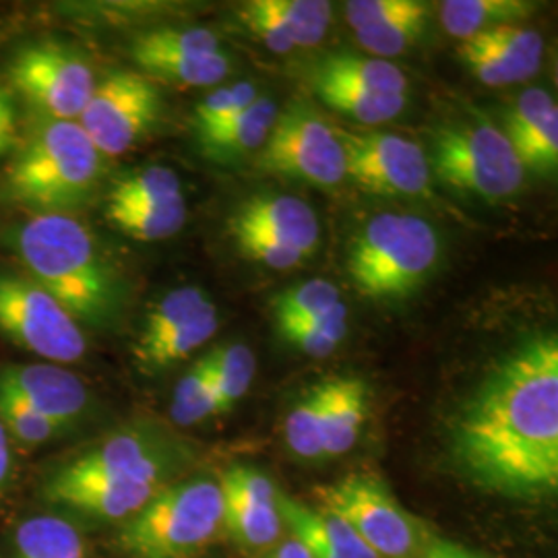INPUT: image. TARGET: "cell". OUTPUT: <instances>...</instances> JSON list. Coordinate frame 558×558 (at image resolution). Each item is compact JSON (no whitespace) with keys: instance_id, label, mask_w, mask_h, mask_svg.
<instances>
[{"instance_id":"obj_20","label":"cell","mask_w":558,"mask_h":558,"mask_svg":"<svg viewBox=\"0 0 558 558\" xmlns=\"http://www.w3.org/2000/svg\"><path fill=\"white\" fill-rule=\"evenodd\" d=\"M278 119V106L269 98H257L239 117L197 135L201 151L211 160L228 161L260 149Z\"/></svg>"},{"instance_id":"obj_5","label":"cell","mask_w":558,"mask_h":558,"mask_svg":"<svg viewBox=\"0 0 558 558\" xmlns=\"http://www.w3.org/2000/svg\"><path fill=\"white\" fill-rule=\"evenodd\" d=\"M439 255V234L428 221L380 214L352 240L348 274L368 299H399L428 278Z\"/></svg>"},{"instance_id":"obj_9","label":"cell","mask_w":558,"mask_h":558,"mask_svg":"<svg viewBox=\"0 0 558 558\" xmlns=\"http://www.w3.org/2000/svg\"><path fill=\"white\" fill-rule=\"evenodd\" d=\"M0 333L52 364L85 356L87 339L80 323L23 271L0 267Z\"/></svg>"},{"instance_id":"obj_39","label":"cell","mask_w":558,"mask_h":558,"mask_svg":"<svg viewBox=\"0 0 558 558\" xmlns=\"http://www.w3.org/2000/svg\"><path fill=\"white\" fill-rule=\"evenodd\" d=\"M230 232H232V236L236 240L240 253L244 257L263 263V265H267L271 269H290V267H296V265L304 260L299 251H294L292 246L271 239V236H267L263 232H257V230L230 226Z\"/></svg>"},{"instance_id":"obj_19","label":"cell","mask_w":558,"mask_h":558,"mask_svg":"<svg viewBox=\"0 0 558 558\" xmlns=\"http://www.w3.org/2000/svg\"><path fill=\"white\" fill-rule=\"evenodd\" d=\"M368 414V385L360 377L327 379L323 459L345 456L360 439Z\"/></svg>"},{"instance_id":"obj_41","label":"cell","mask_w":558,"mask_h":558,"mask_svg":"<svg viewBox=\"0 0 558 558\" xmlns=\"http://www.w3.org/2000/svg\"><path fill=\"white\" fill-rule=\"evenodd\" d=\"M418 7V0H352L345 2V21L354 32L362 27L379 25L385 21L396 20Z\"/></svg>"},{"instance_id":"obj_34","label":"cell","mask_w":558,"mask_h":558,"mask_svg":"<svg viewBox=\"0 0 558 558\" xmlns=\"http://www.w3.org/2000/svg\"><path fill=\"white\" fill-rule=\"evenodd\" d=\"M180 195H182V184L172 168L147 166L114 180V184L106 195V203L131 205V203L174 199Z\"/></svg>"},{"instance_id":"obj_32","label":"cell","mask_w":558,"mask_h":558,"mask_svg":"<svg viewBox=\"0 0 558 558\" xmlns=\"http://www.w3.org/2000/svg\"><path fill=\"white\" fill-rule=\"evenodd\" d=\"M211 373L220 393L221 412H228L244 398L255 379V354L244 343H230L209 352Z\"/></svg>"},{"instance_id":"obj_10","label":"cell","mask_w":558,"mask_h":558,"mask_svg":"<svg viewBox=\"0 0 558 558\" xmlns=\"http://www.w3.org/2000/svg\"><path fill=\"white\" fill-rule=\"evenodd\" d=\"M263 172L338 186L345 179V156L338 131L306 104L294 101L278 114L257 160Z\"/></svg>"},{"instance_id":"obj_31","label":"cell","mask_w":558,"mask_h":558,"mask_svg":"<svg viewBox=\"0 0 558 558\" xmlns=\"http://www.w3.org/2000/svg\"><path fill=\"white\" fill-rule=\"evenodd\" d=\"M428 15H430L428 4L418 2V7L414 11H410L401 17L385 21L379 25L362 27L356 32V38H359L360 46L364 50H368L371 54L398 57L408 48H412L414 44H418L428 27Z\"/></svg>"},{"instance_id":"obj_6","label":"cell","mask_w":558,"mask_h":558,"mask_svg":"<svg viewBox=\"0 0 558 558\" xmlns=\"http://www.w3.org/2000/svg\"><path fill=\"white\" fill-rule=\"evenodd\" d=\"M320 509L341 519L379 558H408L430 542L426 525L371 472H352L315 488Z\"/></svg>"},{"instance_id":"obj_21","label":"cell","mask_w":558,"mask_h":558,"mask_svg":"<svg viewBox=\"0 0 558 558\" xmlns=\"http://www.w3.org/2000/svg\"><path fill=\"white\" fill-rule=\"evenodd\" d=\"M131 59L147 80L174 83L182 87H207L220 83L228 71L230 60L223 52L195 54V52H154L131 48Z\"/></svg>"},{"instance_id":"obj_35","label":"cell","mask_w":558,"mask_h":558,"mask_svg":"<svg viewBox=\"0 0 558 558\" xmlns=\"http://www.w3.org/2000/svg\"><path fill=\"white\" fill-rule=\"evenodd\" d=\"M0 424L4 426L9 439L23 447H41L59 439L60 433L40 416L25 399L0 385Z\"/></svg>"},{"instance_id":"obj_29","label":"cell","mask_w":558,"mask_h":558,"mask_svg":"<svg viewBox=\"0 0 558 558\" xmlns=\"http://www.w3.org/2000/svg\"><path fill=\"white\" fill-rule=\"evenodd\" d=\"M263 4L281 23L294 48L317 46L331 23V2L325 0H263Z\"/></svg>"},{"instance_id":"obj_45","label":"cell","mask_w":558,"mask_h":558,"mask_svg":"<svg viewBox=\"0 0 558 558\" xmlns=\"http://www.w3.org/2000/svg\"><path fill=\"white\" fill-rule=\"evenodd\" d=\"M11 472H13V451H11V439L0 424V499L4 497L9 482H11Z\"/></svg>"},{"instance_id":"obj_1","label":"cell","mask_w":558,"mask_h":558,"mask_svg":"<svg viewBox=\"0 0 558 558\" xmlns=\"http://www.w3.org/2000/svg\"><path fill=\"white\" fill-rule=\"evenodd\" d=\"M451 456L484 493L525 502L557 495L555 333H536L493 364L453 420Z\"/></svg>"},{"instance_id":"obj_47","label":"cell","mask_w":558,"mask_h":558,"mask_svg":"<svg viewBox=\"0 0 558 558\" xmlns=\"http://www.w3.org/2000/svg\"><path fill=\"white\" fill-rule=\"evenodd\" d=\"M13 108H15V101H13L11 92H9L4 85H0V112L13 110Z\"/></svg>"},{"instance_id":"obj_33","label":"cell","mask_w":558,"mask_h":558,"mask_svg":"<svg viewBox=\"0 0 558 558\" xmlns=\"http://www.w3.org/2000/svg\"><path fill=\"white\" fill-rule=\"evenodd\" d=\"M518 154L523 170L539 177L557 172L558 163V110L550 108L538 122L509 140Z\"/></svg>"},{"instance_id":"obj_28","label":"cell","mask_w":558,"mask_h":558,"mask_svg":"<svg viewBox=\"0 0 558 558\" xmlns=\"http://www.w3.org/2000/svg\"><path fill=\"white\" fill-rule=\"evenodd\" d=\"M327 410V380L311 387L288 414L283 437L290 451L300 459H323V424Z\"/></svg>"},{"instance_id":"obj_15","label":"cell","mask_w":558,"mask_h":558,"mask_svg":"<svg viewBox=\"0 0 558 558\" xmlns=\"http://www.w3.org/2000/svg\"><path fill=\"white\" fill-rule=\"evenodd\" d=\"M223 530L248 555H267L283 536L278 486L251 465H232L220 476Z\"/></svg>"},{"instance_id":"obj_16","label":"cell","mask_w":558,"mask_h":558,"mask_svg":"<svg viewBox=\"0 0 558 558\" xmlns=\"http://www.w3.org/2000/svg\"><path fill=\"white\" fill-rule=\"evenodd\" d=\"M0 385L25 399L60 437L77 428L92 412L87 385L59 364H4Z\"/></svg>"},{"instance_id":"obj_27","label":"cell","mask_w":558,"mask_h":558,"mask_svg":"<svg viewBox=\"0 0 558 558\" xmlns=\"http://www.w3.org/2000/svg\"><path fill=\"white\" fill-rule=\"evenodd\" d=\"M221 414L220 393L211 373V356L197 360L177 383L170 416L179 426H193Z\"/></svg>"},{"instance_id":"obj_26","label":"cell","mask_w":558,"mask_h":558,"mask_svg":"<svg viewBox=\"0 0 558 558\" xmlns=\"http://www.w3.org/2000/svg\"><path fill=\"white\" fill-rule=\"evenodd\" d=\"M315 94L339 114L359 120L362 124H380L396 119L405 110L408 96H385L371 89L336 83V81L311 80Z\"/></svg>"},{"instance_id":"obj_17","label":"cell","mask_w":558,"mask_h":558,"mask_svg":"<svg viewBox=\"0 0 558 558\" xmlns=\"http://www.w3.org/2000/svg\"><path fill=\"white\" fill-rule=\"evenodd\" d=\"M230 226L263 232L292 246L304 259H308L319 246L317 214L308 203L288 195H260L246 201L230 220Z\"/></svg>"},{"instance_id":"obj_44","label":"cell","mask_w":558,"mask_h":558,"mask_svg":"<svg viewBox=\"0 0 558 558\" xmlns=\"http://www.w3.org/2000/svg\"><path fill=\"white\" fill-rule=\"evenodd\" d=\"M422 558H488L480 553H474L461 544H456L451 539L430 538V542L424 546Z\"/></svg>"},{"instance_id":"obj_24","label":"cell","mask_w":558,"mask_h":558,"mask_svg":"<svg viewBox=\"0 0 558 558\" xmlns=\"http://www.w3.org/2000/svg\"><path fill=\"white\" fill-rule=\"evenodd\" d=\"M15 558H89V550L75 523L48 513L21 521Z\"/></svg>"},{"instance_id":"obj_40","label":"cell","mask_w":558,"mask_h":558,"mask_svg":"<svg viewBox=\"0 0 558 558\" xmlns=\"http://www.w3.org/2000/svg\"><path fill=\"white\" fill-rule=\"evenodd\" d=\"M459 59L468 64V69L476 75V80L490 87L511 85L519 83L518 75L502 62V60L484 46L478 38L461 41L459 46Z\"/></svg>"},{"instance_id":"obj_46","label":"cell","mask_w":558,"mask_h":558,"mask_svg":"<svg viewBox=\"0 0 558 558\" xmlns=\"http://www.w3.org/2000/svg\"><path fill=\"white\" fill-rule=\"evenodd\" d=\"M263 558H311L308 553L304 550V546L299 539L290 538L281 539L274 550H269Z\"/></svg>"},{"instance_id":"obj_23","label":"cell","mask_w":558,"mask_h":558,"mask_svg":"<svg viewBox=\"0 0 558 558\" xmlns=\"http://www.w3.org/2000/svg\"><path fill=\"white\" fill-rule=\"evenodd\" d=\"M186 201L184 195L174 199L149 201V203H131L114 205L106 203V218L129 239L141 242L166 240L186 223Z\"/></svg>"},{"instance_id":"obj_14","label":"cell","mask_w":558,"mask_h":558,"mask_svg":"<svg viewBox=\"0 0 558 558\" xmlns=\"http://www.w3.org/2000/svg\"><path fill=\"white\" fill-rule=\"evenodd\" d=\"M345 177L380 197H422L430 189V166L418 143L380 133L339 129Z\"/></svg>"},{"instance_id":"obj_25","label":"cell","mask_w":558,"mask_h":558,"mask_svg":"<svg viewBox=\"0 0 558 558\" xmlns=\"http://www.w3.org/2000/svg\"><path fill=\"white\" fill-rule=\"evenodd\" d=\"M311 80L336 81L385 96H408L403 71L385 59H366L350 52L331 54L317 64Z\"/></svg>"},{"instance_id":"obj_22","label":"cell","mask_w":558,"mask_h":558,"mask_svg":"<svg viewBox=\"0 0 558 558\" xmlns=\"http://www.w3.org/2000/svg\"><path fill=\"white\" fill-rule=\"evenodd\" d=\"M536 11L525 0H447L440 2V23L447 34L470 40L500 25H518Z\"/></svg>"},{"instance_id":"obj_2","label":"cell","mask_w":558,"mask_h":558,"mask_svg":"<svg viewBox=\"0 0 558 558\" xmlns=\"http://www.w3.org/2000/svg\"><path fill=\"white\" fill-rule=\"evenodd\" d=\"M4 242L17 255L23 274L77 323L104 327L119 315V274L83 221L64 214L29 216L7 232Z\"/></svg>"},{"instance_id":"obj_13","label":"cell","mask_w":558,"mask_h":558,"mask_svg":"<svg viewBox=\"0 0 558 558\" xmlns=\"http://www.w3.org/2000/svg\"><path fill=\"white\" fill-rule=\"evenodd\" d=\"M220 327L218 308L195 286H182L158 300L143 320L133 356L143 373L156 375L199 350Z\"/></svg>"},{"instance_id":"obj_18","label":"cell","mask_w":558,"mask_h":558,"mask_svg":"<svg viewBox=\"0 0 558 558\" xmlns=\"http://www.w3.org/2000/svg\"><path fill=\"white\" fill-rule=\"evenodd\" d=\"M278 507L283 527L299 539L308 557L379 558L333 513L313 509L283 493H279Z\"/></svg>"},{"instance_id":"obj_7","label":"cell","mask_w":558,"mask_h":558,"mask_svg":"<svg viewBox=\"0 0 558 558\" xmlns=\"http://www.w3.org/2000/svg\"><path fill=\"white\" fill-rule=\"evenodd\" d=\"M433 168L445 184L486 201L513 197L525 179L505 131L490 122L440 129L435 135Z\"/></svg>"},{"instance_id":"obj_42","label":"cell","mask_w":558,"mask_h":558,"mask_svg":"<svg viewBox=\"0 0 558 558\" xmlns=\"http://www.w3.org/2000/svg\"><path fill=\"white\" fill-rule=\"evenodd\" d=\"M240 20L269 50L281 52V54L294 50V44L288 38V34L283 32L281 23L265 9L263 0L246 2L240 9Z\"/></svg>"},{"instance_id":"obj_30","label":"cell","mask_w":558,"mask_h":558,"mask_svg":"<svg viewBox=\"0 0 558 558\" xmlns=\"http://www.w3.org/2000/svg\"><path fill=\"white\" fill-rule=\"evenodd\" d=\"M488 46L515 75L519 81L530 80L539 71L544 41L538 32L521 25H500L476 36Z\"/></svg>"},{"instance_id":"obj_36","label":"cell","mask_w":558,"mask_h":558,"mask_svg":"<svg viewBox=\"0 0 558 558\" xmlns=\"http://www.w3.org/2000/svg\"><path fill=\"white\" fill-rule=\"evenodd\" d=\"M338 302H341L339 290L333 283L325 279H311L279 294L274 302V315L278 320V327H286L325 313Z\"/></svg>"},{"instance_id":"obj_8","label":"cell","mask_w":558,"mask_h":558,"mask_svg":"<svg viewBox=\"0 0 558 558\" xmlns=\"http://www.w3.org/2000/svg\"><path fill=\"white\" fill-rule=\"evenodd\" d=\"M9 80L38 119L80 120L98 85L80 48L59 40L21 46L9 62Z\"/></svg>"},{"instance_id":"obj_38","label":"cell","mask_w":558,"mask_h":558,"mask_svg":"<svg viewBox=\"0 0 558 558\" xmlns=\"http://www.w3.org/2000/svg\"><path fill=\"white\" fill-rule=\"evenodd\" d=\"M131 48L154 52H195L216 54L221 52V41L214 32L205 27H160L137 36Z\"/></svg>"},{"instance_id":"obj_11","label":"cell","mask_w":558,"mask_h":558,"mask_svg":"<svg viewBox=\"0 0 558 558\" xmlns=\"http://www.w3.org/2000/svg\"><path fill=\"white\" fill-rule=\"evenodd\" d=\"M189 453L154 424L120 428L57 470L69 478L119 480L168 486Z\"/></svg>"},{"instance_id":"obj_37","label":"cell","mask_w":558,"mask_h":558,"mask_svg":"<svg viewBox=\"0 0 558 558\" xmlns=\"http://www.w3.org/2000/svg\"><path fill=\"white\" fill-rule=\"evenodd\" d=\"M257 100V87L253 83H236L230 87H220L195 106L193 129L195 135H203L223 122L239 117L253 101Z\"/></svg>"},{"instance_id":"obj_12","label":"cell","mask_w":558,"mask_h":558,"mask_svg":"<svg viewBox=\"0 0 558 558\" xmlns=\"http://www.w3.org/2000/svg\"><path fill=\"white\" fill-rule=\"evenodd\" d=\"M161 110L154 81L135 71H114L96 85L77 122L101 156H120L154 131Z\"/></svg>"},{"instance_id":"obj_3","label":"cell","mask_w":558,"mask_h":558,"mask_svg":"<svg viewBox=\"0 0 558 558\" xmlns=\"http://www.w3.org/2000/svg\"><path fill=\"white\" fill-rule=\"evenodd\" d=\"M101 174L104 156L77 120L38 119L11 156L2 195L32 216H71L96 195Z\"/></svg>"},{"instance_id":"obj_4","label":"cell","mask_w":558,"mask_h":558,"mask_svg":"<svg viewBox=\"0 0 558 558\" xmlns=\"http://www.w3.org/2000/svg\"><path fill=\"white\" fill-rule=\"evenodd\" d=\"M223 532L220 480H174L120 527L129 558H197Z\"/></svg>"},{"instance_id":"obj_43","label":"cell","mask_w":558,"mask_h":558,"mask_svg":"<svg viewBox=\"0 0 558 558\" xmlns=\"http://www.w3.org/2000/svg\"><path fill=\"white\" fill-rule=\"evenodd\" d=\"M345 338V329H311L299 331L292 336H283L288 343H292L302 354L323 359L331 354Z\"/></svg>"}]
</instances>
